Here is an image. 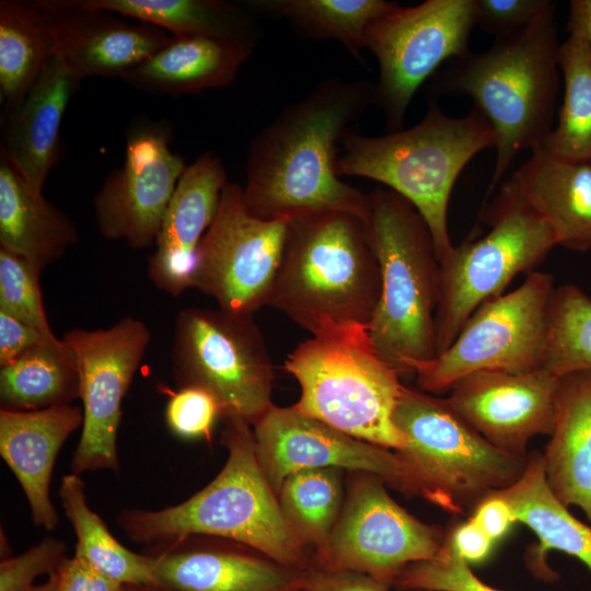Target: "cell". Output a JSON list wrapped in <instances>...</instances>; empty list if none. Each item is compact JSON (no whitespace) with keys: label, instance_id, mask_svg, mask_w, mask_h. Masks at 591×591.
Instances as JSON below:
<instances>
[{"label":"cell","instance_id":"12","mask_svg":"<svg viewBox=\"0 0 591 591\" xmlns=\"http://www.w3.org/2000/svg\"><path fill=\"white\" fill-rule=\"evenodd\" d=\"M476 26L475 0H427L401 4L373 20L364 48L379 62L374 105L387 132L404 129L408 106L420 85L447 60L470 53L468 40Z\"/></svg>","mask_w":591,"mask_h":591},{"label":"cell","instance_id":"21","mask_svg":"<svg viewBox=\"0 0 591 591\" xmlns=\"http://www.w3.org/2000/svg\"><path fill=\"white\" fill-rule=\"evenodd\" d=\"M228 183L224 165L215 152H204L186 165L148 263L149 277L159 289L178 297L193 287L199 243L215 219Z\"/></svg>","mask_w":591,"mask_h":591},{"label":"cell","instance_id":"29","mask_svg":"<svg viewBox=\"0 0 591 591\" xmlns=\"http://www.w3.org/2000/svg\"><path fill=\"white\" fill-rule=\"evenodd\" d=\"M124 18L155 25L173 36H202L256 46L255 14L241 1L223 0H84Z\"/></svg>","mask_w":591,"mask_h":591},{"label":"cell","instance_id":"35","mask_svg":"<svg viewBox=\"0 0 591 591\" xmlns=\"http://www.w3.org/2000/svg\"><path fill=\"white\" fill-rule=\"evenodd\" d=\"M341 472L333 467L297 472L277 494L286 521L315 557L325 549L344 505Z\"/></svg>","mask_w":591,"mask_h":591},{"label":"cell","instance_id":"22","mask_svg":"<svg viewBox=\"0 0 591 591\" xmlns=\"http://www.w3.org/2000/svg\"><path fill=\"white\" fill-rule=\"evenodd\" d=\"M81 81L56 55L25 95L7 108L1 153L37 195L63 155L61 120Z\"/></svg>","mask_w":591,"mask_h":591},{"label":"cell","instance_id":"44","mask_svg":"<svg viewBox=\"0 0 591 591\" xmlns=\"http://www.w3.org/2000/svg\"><path fill=\"white\" fill-rule=\"evenodd\" d=\"M124 584L101 573L77 556L69 557L59 571V591H123Z\"/></svg>","mask_w":591,"mask_h":591},{"label":"cell","instance_id":"16","mask_svg":"<svg viewBox=\"0 0 591 591\" xmlns=\"http://www.w3.org/2000/svg\"><path fill=\"white\" fill-rule=\"evenodd\" d=\"M253 432L259 466L276 495L291 474L333 467L373 474L387 487L416 496L396 451L350 437L292 406L273 405L253 425Z\"/></svg>","mask_w":591,"mask_h":591},{"label":"cell","instance_id":"51","mask_svg":"<svg viewBox=\"0 0 591 591\" xmlns=\"http://www.w3.org/2000/svg\"><path fill=\"white\" fill-rule=\"evenodd\" d=\"M397 591H440V590L409 589V590H397Z\"/></svg>","mask_w":591,"mask_h":591},{"label":"cell","instance_id":"2","mask_svg":"<svg viewBox=\"0 0 591 591\" xmlns=\"http://www.w3.org/2000/svg\"><path fill=\"white\" fill-rule=\"evenodd\" d=\"M558 49L553 5L528 26L496 36L488 50L452 59L430 84V99L470 96L495 131L496 161L485 200L517 154L541 146L554 128Z\"/></svg>","mask_w":591,"mask_h":591},{"label":"cell","instance_id":"32","mask_svg":"<svg viewBox=\"0 0 591 591\" xmlns=\"http://www.w3.org/2000/svg\"><path fill=\"white\" fill-rule=\"evenodd\" d=\"M58 494L76 534L74 556L121 584L153 586L152 559L142 552H132L114 537L102 518L89 507L81 475H65Z\"/></svg>","mask_w":591,"mask_h":591},{"label":"cell","instance_id":"6","mask_svg":"<svg viewBox=\"0 0 591 591\" xmlns=\"http://www.w3.org/2000/svg\"><path fill=\"white\" fill-rule=\"evenodd\" d=\"M369 197L366 224L382 282L369 334L386 363L414 375L415 362L436 357L440 263L428 224L407 199L384 186Z\"/></svg>","mask_w":591,"mask_h":591},{"label":"cell","instance_id":"48","mask_svg":"<svg viewBox=\"0 0 591 591\" xmlns=\"http://www.w3.org/2000/svg\"><path fill=\"white\" fill-rule=\"evenodd\" d=\"M30 591H59V572L48 577L45 582L34 586Z\"/></svg>","mask_w":591,"mask_h":591},{"label":"cell","instance_id":"27","mask_svg":"<svg viewBox=\"0 0 591 591\" xmlns=\"http://www.w3.org/2000/svg\"><path fill=\"white\" fill-rule=\"evenodd\" d=\"M73 221L43 195L33 193L9 160L0 159V248L39 273L78 242Z\"/></svg>","mask_w":591,"mask_h":591},{"label":"cell","instance_id":"45","mask_svg":"<svg viewBox=\"0 0 591 591\" xmlns=\"http://www.w3.org/2000/svg\"><path fill=\"white\" fill-rule=\"evenodd\" d=\"M450 536L459 555L471 566L490 555L495 541L471 518L449 526Z\"/></svg>","mask_w":591,"mask_h":591},{"label":"cell","instance_id":"5","mask_svg":"<svg viewBox=\"0 0 591 591\" xmlns=\"http://www.w3.org/2000/svg\"><path fill=\"white\" fill-rule=\"evenodd\" d=\"M381 271L366 221L343 211L291 219L267 306L314 334L326 322H371Z\"/></svg>","mask_w":591,"mask_h":591},{"label":"cell","instance_id":"18","mask_svg":"<svg viewBox=\"0 0 591 591\" xmlns=\"http://www.w3.org/2000/svg\"><path fill=\"white\" fill-rule=\"evenodd\" d=\"M559 379L542 368L478 371L459 380L445 399L491 445L526 457L529 441L554 430Z\"/></svg>","mask_w":591,"mask_h":591},{"label":"cell","instance_id":"1","mask_svg":"<svg viewBox=\"0 0 591 591\" xmlns=\"http://www.w3.org/2000/svg\"><path fill=\"white\" fill-rule=\"evenodd\" d=\"M372 105L373 82L337 77L288 104L250 144L242 188L248 212L291 220L343 211L367 222L370 197L340 179L336 161L344 137Z\"/></svg>","mask_w":591,"mask_h":591},{"label":"cell","instance_id":"46","mask_svg":"<svg viewBox=\"0 0 591 591\" xmlns=\"http://www.w3.org/2000/svg\"><path fill=\"white\" fill-rule=\"evenodd\" d=\"M497 542L517 523L506 500L493 494L484 499L468 517Z\"/></svg>","mask_w":591,"mask_h":591},{"label":"cell","instance_id":"3","mask_svg":"<svg viewBox=\"0 0 591 591\" xmlns=\"http://www.w3.org/2000/svg\"><path fill=\"white\" fill-rule=\"evenodd\" d=\"M228 457L217 476L181 503L159 510L126 508L116 518L125 535L144 546L172 537L207 535L247 545L298 570L309 551L286 521L256 456L254 432L242 419H225Z\"/></svg>","mask_w":591,"mask_h":591},{"label":"cell","instance_id":"42","mask_svg":"<svg viewBox=\"0 0 591 591\" xmlns=\"http://www.w3.org/2000/svg\"><path fill=\"white\" fill-rule=\"evenodd\" d=\"M301 587L304 591H390L393 584L358 571L311 565L303 570Z\"/></svg>","mask_w":591,"mask_h":591},{"label":"cell","instance_id":"8","mask_svg":"<svg viewBox=\"0 0 591 591\" xmlns=\"http://www.w3.org/2000/svg\"><path fill=\"white\" fill-rule=\"evenodd\" d=\"M393 424L406 445L396 451L416 496L454 515H471L490 495L523 475L526 457L508 454L484 439L448 403L403 384Z\"/></svg>","mask_w":591,"mask_h":591},{"label":"cell","instance_id":"41","mask_svg":"<svg viewBox=\"0 0 591 591\" xmlns=\"http://www.w3.org/2000/svg\"><path fill=\"white\" fill-rule=\"evenodd\" d=\"M476 25L496 36L521 30L555 5L549 0H475Z\"/></svg>","mask_w":591,"mask_h":591},{"label":"cell","instance_id":"49","mask_svg":"<svg viewBox=\"0 0 591 591\" xmlns=\"http://www.w3.org/2000/svg\"><path fill=\"white\" fill-rule=\"evenodd\" d=\"M123 591H158L153 586L147 584H124Z\"/></svg>","mask_w":591,"mask_h":591},{"label":"cell","instance_id":"20","mask_svg":"<svg viewBox=\"0 0 591 591\" xmlns=\"http://www.w3.org/2000/svg\"><path fill=\"white\" fill-rule=\"evenodd\" d=\"M57 35V56L81 79L123 78L167 45L173 35L155 25L127 21L84 0H42Z\"/></svg>","mask_w":591,"mask_h":591},{"label":"cell","instance_id":"19","mask_svg":"<svg viewBox=\"0 0 591 591\" xmlns=\"http://www.w3.org/2000/svg\"><path fill=\"white\" fill-rule=\"evenodd\" d=\"M158 591H287L303 570L283 566L242 543L207 535L144 546Z\"/></svg>","mask_w":591,"mask_h":591},{"label":"cell","instance_id":"36","mask_svg":"<svg viewBox=\"0 0 591 591\" xmlns=\"http://www.w3.org/2000/svg\"><path fill=\"white\" fill-rule=\"evenodd\" d=\"M542 369L557 376L591 371V297L576 285L552 293Z\"/></svg>","mask_w":591,"mask_h":591},{"label":"cell","instance_id":"14","mask_svg":"<svg viewBox=\"0 0 591 591\" xmlns=\"http://www.w3.org/2000/svg\"><path fill=\"white\" fill-rule=\"evenodd\" d=\"M61 339L77 366L83 412L71 473H118L121 403L150 343V331L141 320L126 316L107 328H73Z\"/></svg>","mask_w":591,"mask_h":591},{"label":"cell","instance_id":"28","mask_svg":"<svg viewBox=\"0 0 591 591\" xmlns=\"http://www.w3.org/2000/svg\"><path fill=\"white\" fill-rule=\"evenodd\" d=\"M507 501L515 522L529 526L538 537L536 558L530 569L546 580L557 577L545 564L544 554L556 549L576 557L591 571V525L575 518L552 493L545 478L541 453L529 455L523 475L511 486L495 493Z\"/></svg>","mask_w":591,"mask_h":591},{"label":"cell","instance_id":"34","mask_svg":"<svg viewBox=\"0 0 591 591\" xmlns=\"http://www.w3.org/2000/svg\"><path fill=\"white\" fill-rule=\"evenodd\" d=\"M558 66L564 78L558 121L537 148L559 159L591 163V53L583 38L569 35L559 45Z\"/></svg>","mask_w":591,"mask_h":591},{"label":"cell","instance_id":"4","mask_svg":"<svg viewBox=\"0 0 591 591\" xmlns=\"http://www.w3.org/2000/svg\"><path fill=\"white\" fill-rule=\"evenodd\" d=\"M495 144V131L478 109L451 117L430 99L422 119L408 129L383 136L351 129L341 141L336 172L379 182L407 199L428 224L441 263L454 247L448 230L453 186L466 164Z\"/></svg>","mask_w":591,"mask_h":591},{"label":"cell","instance_id":"24","mask_svg":"<svg viewBox=\"0 0 591 591\" xmlns=\"http://www.w3.org/2000/svg\"><path fill=\"white\" fill-rule=\"evenodd\" d=\"M500 187L547 222L557 245L591 252V163L535 148Z\"/></svg>","mask_w":591,"mask_h":591},{"label":"cell","instance_id":"13","mask_svg":"<svg viewBox=\"0 0 591 591\" xmlns=\"http://www.w3.org/2000/svg\"><path fill=\"white\" fill-rule=\"evenodd\" d=\"M344 505L316 565L362 572L394 586L410 564L434 558L447 529L405 510L378 476L350 472Z\"/></svg>","mask_w":591,"mask_h":591},{"label":"cell","instance_id":"43","mask_svg":"<svg viewBox=\"0 0 591 591\" xmlns=\"http://www.w3.org/2000/svg\"><path fill=\"white\" fill-rule=\"evenodd\" d=\"M58 340L47 339L34 327L0 311V367L42 343Z\"/></svg>","mask_w":591,"mask_h":591},{"label":"cell","instance_id":"40","mask_svg":"<svg viewBox=\"0 0 591 591\" xmlns=\"http://www.w3.org/2000/svg\"><path fill=\"white\" fill-rule=\"evenodd\" d=\"M218 417H221V407L216 397L194 386L179 387L165 407L170 430L184 439L209 438Z\"/></svg>","mask_w":591,"mask_h":591},{"label":"cell","instance_id":"39","mask_svg":"<svg viewBox=\"0 0 591 591\" xmlns=\"http://www.w3.org/2000/svg\"><path fill=\"white\" fill-rule=\"evenodd\" d=\"M62 540L47 536L26 552L0 563V591H30L38 577L58 573L69 558Z\"/></svg>","mask_w":591,"mask_h":591},{"label":"cell","instance_id":"25","mask_svg":"<svg viewBox=\"0 0 591 591\" xmlns=\"http://www.w3.org/2000/svg\"><path fill=\"white\" fill-rule=\"evenodd\" d=\"M254 48L252 44L212 37L173 36L121 80L138 90L170 96L224 88L232 83Z\"/></svg>","mask_w":591,"mask_h":591},{"label":"cell","instance_id":"7","mask_svg":"<svg viewBox=\"0 0 591 591\" xmlns=\"http://www.w3.org/2000/svg\"><path fill=\"white\" fill-rule=\"evenodd\" d=\"M300 385L294 409L350 437L393 451L405 438L393 424L403 383L376 352L369 326L324 322L287 357Z\"/></svg>","mask_w":591,"mask_h":591},{"label":"cell","instance_id":"11","mask_svg":"<svg viewBox=\"0 0 591 591\" xmlns=\"http://www.w3.org/2000/svg\"><path fill=\"white\" fill-rule=\"evenodd\" d=\"M554 289L551 274L532 271L519 288L484 302L447 350L413 364L418 387L442 393L478 371L541 369Z\"/></svg>","mask_w":591,"mask_h":591},{"label":"cell","instance_id":"47","mask_svg":"<svg viewBox=\"0 0 591 591\" xmlns=\"http://www.w3.org/2000/svg\"><path fill=\"white\" fill-rule=\"evenodd\" d=\"M569 35L584 39L591 53V0H571L567 20Z\"/></svg>","mask_w":591,"mask_h":591},{"label":"cell","instance_id":"50","mask_svg":"<svg viewBox=\"0 0 591 591\" xmlns=\"http://www.w3.org/2000/svg\"><path fill=\"white\" fill-rule=\"evenodd\" d=\"M287 591H304V589L301 587V583L299 586H296Z\"/></svg>","mask_w":591,"mask_h":591},{"label":"cell","instance_id":"38","mask_svg":"<svg viewBox=\"0 0 591 591\" xmlns=\"http://www.w3.org/2000/svg\"><path fill=\"white\" fill-rule=\"evenodd\" d=\"M396 590L501 591L482 581L453 546L449 528L439 554L429 560L408 565L397 577Z\"/></svg>","mask_w":591,"mask_h":591},{"label":"cell","instance_id":"26","mask_svg":"<svg viewBox=\"0 0 591 591\" xmlns=\"http://www.w3.org/2000/svg\"><path fill=\"white\" fill-rule=\"evenodd\" d=\"M542 457L552 493L591 523V371L560 376L555 426Z\"/></svg>","mask_w":591,"mask_h":591},{"label":"cell","instance_id":"37","mask_svg":"<svg viewBox=\"0 0 591 591\" xmlns=\"http://www.w3.org/2000/svg\"><path fill=\"white\" fill-rule=\"evenodd\" d=\"M40 273L24 258L0 248V311L37 329L49 340H58L43 304Z\"/></svg>","mask_w":591,"mask_h":591},{"label":"cell","instance_id":"15","mask_svg":"<svg viewBox=\"0 0 591 591\" xmlns=\"http://www.w3.org/2000/svg\"><path fill=\"white\" fill-rule=\"evenodd\" d=\"M289 221L252 216L242 187L229 182L199 243L193 287L212 298L221 310L254 315L267 305Z\"/></svg>","mask_w":591,"mask_h":591},{"label":"cell","instance_id":"17","mask_svg":"<svg viewBox=\"0 0 591 591\" xmlns=\"http://www.w3.org/2000/svg\"><path fill=\"white\" fill-rule=\"evenodd\" d=\"M171 127L141 123L127 136L124 164L108 174L93 199L100 233L136 250L154 245L186 164L173 152Z\"/></svg>","mask_w":591,"mask_h":591},{"label":"cell","instance_id":"33","mask_svg":"<svg viewBox=\"0 0 591 591\" xmlns=\"http://www.w3.org/2000/svg\"><path fill=\"white\" fill-rule=\"evenodd\" d=\"M255 15L281 18L313 39H335L361 60L369 24L399 5L386 0H245Z\"/></svg>","mask_w":591,"mask_h":591},{"label":"cell","instance_id":"10","mask_svg":"<svg viewBox=\"0 0 591 591\" xmlns=\"http://www.w3.org/2000/svg\"><path fill=\"white\" fill-rule=\"evenodd\" d=\"M179 387L212 394L221 418L253 426L274 404L271 357L254 315L186 308L177 313L171 351Z\"/></svg>","mask_w":591,"mask_h":591},{"label":"cell","instance_id":"23","mask_svg":"<svg viewBox=\"0 0 591 591\" xmlns=\"http://www.w3.org/2000/svg\"><path fill=\"white\" fill-rule=\"evenodd\" d=\"M83 412L72 404L37 410L0 409V455L18 479L35 526L59 524L50 482L60 449L82 427Z\"/></svg>","mask_w":591,"mask_h":591},{"label":"cell","instance_id":"9","mask_svg":"<svg viewBox=\"0 0 591 591\" xmlns=\"http://www.w3.org/2000/svg\"><path fill=\"white\" fill-rule=\"evenodd\" d=\"M479 219L489 225L487 233L471 235L440 263L436 357L479 305L501 296L517 275L540 265L557 245L547 222L501 187L483 204Z\"/></svg>","mask_w":591,"mask_h":591},{"label":"cell","instance_id":"30","mask_svg":"<svg viewBox=\"0 0 591 591\" xmlns=\"http://www.w3.org/2000/svg\"><path fill=\"white\" fill-rule=\"evenodd\" d=\"M57 55L54 19L42 0L0 1V95L21 100Z\"/></svg>","mask_w":591,"mask_h":591},{"label":"cell","instance_id":"31","mask_svg":"<svg viewBox=\"0 0 591 591\" xmlns=\"http://www.w3.org/2000/svg\"><path fill=\"white\" fill-rule=\"evenodd\" d=\"M79 397L77 366L62 339L42 343L0 367L1 409L37 410Z\"/></svg>","mask_w":591,"mask_h":591}]
</instances>
